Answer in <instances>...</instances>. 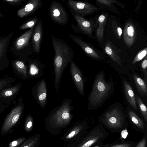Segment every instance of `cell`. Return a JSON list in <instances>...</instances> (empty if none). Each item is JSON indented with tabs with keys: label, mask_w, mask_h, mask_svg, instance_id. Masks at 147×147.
<instances>
[{
	"label": "cell",
	"mask_w": 147,
	"mask_h": 147,
	"mask_svg": "<svg viewBox=\"0 0 147 147\" xmlns=\"http://www.w3.org/2000/svg\"><path fill=\"white\" fill-rule=\"evenodd\" d=\"M52 41L55 53L53 59L54 87L57 92L63 71L73 61L74 53L69 45L62 40L52 35Z\"/></svg>",
	"instance_id": "6da1fadb"
},
{
	"label": "cell",
	"mask_w": 147,
	"mask_h": 147,
	"mask_svg": "<svg viewBox=\"0 0 147 147\" xmlns=\"http://www.w3.org/2000/svg\"><path fill=\"white\" fill-rule=\"evenodd\" d=\"M113 81H107L103 71L99 72L95 77L91 92L88 97V109L91 110L100 107L113 93Z\"/></svg>",
	"instance_id": "7a4b0ae2"
},
{
	"label": "cell",
	"mask_w": 147,
	"mask_h": 147,
	"mask_svg": "<svg viewBox=\"0 0 147 147\" xmlns=\"http://www.w3.org/2000/svg\"><path fill=\"white\" fill-rule=\"evenodd\" d=\"M100 122L111 131H120L127 127V117L122 105L116 102L105 111L100 116Z\"/></svg>",
	"instance_id": "3957f363"
},
{
	"label": "cell",
	"mask_w": 147,
	"mask_h": 147,
	"mask_svg": "<svg viewBox=\"0 0 147 147\" xmlns=\"http://www.w3.org/2000/svg\"><path fill=\"white\" fill-rule=\"evenodd\" d=\"M72 102L70 99L66 98L60 106L55 107L51 114L49 118L50 122L60 126L68 124L72 117L71 113L73 109Z\"/></svg>",
	"instance_id": "277c9868"
},
{
	"label": "cell",
	"mask_w": 147,
	"mask_h": 147,
	"mask_svg": "<svg viewBox=\"0 0 147 147\" xmlns=\"http://www.w3.org/2000/svg\"><path fill=\"white\" fill-rule=\"evenodd\" d=\"M34 30V28L30 29L13 41L10 48L13 55L21 58L24 56L25 50L29 45Z\"/></svg>",
	"instance_id": "5b68a950"
},
{
	"label": "cell",
	"mask_w": 147,
	"mask_h": 147,
	"mask_svg": "<svg viewBox=\"0 0 147 147\" xmlns=\"http://www.w3.org/2000/svg\"><path fill=\"white\" fill-rule=\"evenodd\" d=\"M49 14L51 19L56 23L61 25L68 23L67 13L61 4L57 1H53L51 3Z\"/></svg>",
	"instance_id": "8992f818"
},
{
	"label": "cell",
	"mask_w": 147,
	"mask_h": 147,
	"mask_svg": "<svg viewBox=\"0 0 147 147\" xmlns=\"http://www.w3.org/2000/svg\"><path fill=\"white\" fill-rule=\"evenodd\" d=\"M24 107V104L21 102L16 105L6 117L2 128L4 132L8 131L17 122L21 116Z\"/></svg>",
	"instance_id": "52a82bcc"
},
{
	"label": "cell",
	"mask_w": 147,
	"mask_h": 147,
	"mask_svg": "<svg viewBox=\"0 0 147 147\" xmlns=\"http://www.w3.org/2000/svg\"><path fill=\"white\" fill-rule=\"evenodd\" d=\"M14 33V32H13L6 36L2 35L0 37V71L9 66V61L7 57V51Z\"/></svg>",
	"instance_id": "ba28073f"
},
{
	"label": "cell",
	"mask_w": 147,
	"mask_h": 147,
	"mask_svg": "<svg viewBox=\"0 0 147 147\" xmlns=\"http://www.w3.org/2000/svg\"><path fill=\"white\" fill-rule=\"evenodd\" d=\"M68 3L72 9L79 15H87L99 9L97 7L86 2L69 0Z\"/></svg>",
	"instance_id": "9c48e42d"
},
{
	"label": "cell",
	"mask_w": 147,
	"mask_h": 147,
	"mask_svg": "<svg viewBox=\"0 0 147 147\" xmlns=\"http://www.w3.org/2000/svg\"><path fill=\"white\" fill-rule=\"evenodd\" d=\"M32 95L36 100L42 108L46 105L47 96V89L44 79H42L33 88Z\"/></svg>",
	"instance_id": "30bf717a"
},
{
	"label": "cell",
	"mask_w": 147,
	"mask_h": 147,
	"mask_svg": "<svg viewBox=\"0 0 147 147\" xmlns=\"http://www.w3.org/2000/svg\"><path fill=\"white\" fill-rule=\"evenodd\" d=\"M22 84V83H19L0 91V101L5 104L6 107L11 104L18 94Z\"/></svg>",
	"instance_id": "8fae6325"
},
{
	"label": "cell",
	"mask_w": 147,
	"mask_h": 147,
	"mask_svg": "<svg viewBox=\"0 0 147 147\" xmlns=\"http://www.w3.org/2000/svg\"><path fill=\"white\" fill-rule=\"evenodd\" d=\"M102 129L99 126L95 127L88 138L79 147H90L103 140L107 133Z\"/></svg>",
	"instance_id": "7c38bea8"
},
{
	"label": "cell",
	"mask_w": 147,
	"mask_h": 147,
	"mask_svg": "<svg viewBox=\"0 0 147 147\" xmlns=\"http://www.w3.org/2000/svg\"><path fill=\"white\" fill-rule=\"evenodd\" d=\"M70 71L72 79L78 91L81 96L84 94V83L80 70L75 63H70Z\"/></svg>",
	"instance_id": "4fadbf2b"
},
{
	"label": "cell",
	"mask_w": 147,
	"mask_h": 147,
	"mask_svg": "<svg viewBox=\"0 0 147 147\" xmlns=\"http://www.w3.org/2000/svg\"><path fill=\"white\" fill-rule=\"evenodd\" d=\"M11 66L16 75L24 80L29 78L26 65L23 61L19 59L13 60L11 61Z\"/></svg>",
	"instance_id": "5bb4252c"
},
{
	"label": "cell",
	"mask_w": 147,
	"mask_h": 147,
	"mask_svg": "<svg viewBox=\"0 0 147 147\" xmlns=\"http://www.w3.org/2000/svg\"><path fill=\"white\" fill-rule=\"evenodd\" d=\"M135 28L131 22L127 23L125 26L123 34L124 42L128 47H131L134 43L136 37Z\"/></svg>",
	"instance_id": "9a60e30c"
},
{
	"label": "cell",
	"mask_w": 147,
	"mask_h": 147,
	"mask_svg": "<svg viewBox=\"0 0 147 147\" xmlns=\"http://www.w3.org/2000/svg\"><path fill=\"white\" fill-rule=\"evenodd\" d=\"M41 3L40 0L29 1L24 6L18 11L17 16L23 18L28 15L37 9L40 6Z\"/></svg>",
	"instance_id": "2e32d148"
},
{
	"label": "cell",
	"mask_w": 147,
	"mask_h": 147,
	"mask_svg": "<svg viewBox=\"0 0 147 147\" xmlns=\"http://www.w3.org/2000/svg\"><path fill=\"white\" fill-rule=\"evenodd\" d=\"M69 36L70 38L78 45L88 55L96 59H100V57L98 53L88 44L83 41L80 37L73 34H69Z\"/></svg>",
	"instance_id": "e0dca14e"
},
{
	"label": "cell",
	"mask_w": 147,
	"mask_h": 147,
	"mask_svg": "<svg viewBox=\"0 0 147 147\" xmlns=\"http://www.w3.org/2000/svg\"><path fill=\"white\" fill-rule=\"evenodd\" d=\"M74 18L81 30L88 35L92 34L93 29L95 25L94 22L86 20L82 16L77 14L74 16Z\"/></svg>",
	"instance_id": "ac0fdd59"
},
{
	"label": "cell",
	"mask_w": 147,
	"mask_h": 147,
	"mask_svg": "<svg viewBox=\"0 0 147 147\" xmlns=\"http://www.w3.org/2000/svg\"><path fill=\"white\" fill-rule=\"evenodd\" d=\"M32 41L35 51L38 53L40 51V44L42 35L41 22H38L32 34Z\"/></svg>",
	"instance_id": "d6986e66"
},
{
	"label": "cell",
	"mask_w": 147,
	"mask_h": 147,
	"mask_svg": "<svg viewBox=\"0 0 147 147\" xmlns=\"http://www.w3.org/2000/svg\"><path fill=\"white\" fill-rule=\"evenodd\" d=\"M123 87L127 100L130 105L135 110H137L135 96L131 86L126 81L124 80Z\"/></svg>",
	"instance_id": "ffe728a7"
},
{
	"label": "cell",
	"mask_w": 147,
	"mask_h": 147,
	"mask_svg": "<svg viewBox=\"0 0 147 147\" xmlns=\"http://www.w3.org/2000/svg\"><path fill=\"white\" fill-rule=\"evenodd\" d=\"M105 51L113 60L119 65H121V60L117 49L109 41L105 43Z\"/></svg>",
	"instance_id": "44dd1931"
},
{
	"label": "cell",
	"mask_w": 147,
	"mask_h": 147,
	"mask_svg": "<svg viewBox=\"0 0 147 147\" xmlns=\"http://www.w3.org/2000/svg\"><path fill=\"white\" fill-rule=\"evenodd\" d=\"M133 78L138 91L143 96L147 95L146 84L136 73H134Z\"/></svg>",
	"instance_id": "7402d4cb"
},
{
	"label": "cell",
	"mask_w": 147,
	"mask_h": 147,
	"mask_svg": "<svg viewBox=\"0 0 147 147\" xmlns=\"http://www.w3.org/2000/svg\"><path fill=\"white\" fill-rule=\"evenodd\" d=\"M129 118L131 122L138 128L144 129L145 124L142 119L139 117L134 111L129 110L128 112Z\"/></svg>",
	"instance_id": "603a6c76"
},
{
	"label": "cell",
	"mask_w": 147,
	"mask_h": 147,
	"mask_svg": "<svg viewBox=\"0 0 147 147\" xmlns=\"http://www.w3.org/2000/svg\"><path fill=\"white\" fill-rule=\"evenodd\" d=\"M106 19L105 16L102 15L98 19V27L97 29L96 35L98 40L102 41L103 38L104 28L106 24Z\"/></svg>",
	"instance_id": "cb8c5ba5"
},
{
	"label": "cell",
	"mask_w": 147,
	"mask_h": 147,
	"mask_svg": "<svg viewBox=\"0 0 147 147\" xmlns=\"http://www.w3.org/2000/svg\"><path fill=\"white\" fill-rule=\"evenodd\" d=\"M16 78L7 76L0 79V91L1 90L11 87L12 83L16 82Z\"/></svg>",
	"instance_id": "d4e9b609"
},
{
	"label": "cell",
	"mask_w": 147,
	"mask_h": 147,
	"mask_svg": "<svg viewBox=\"0 0 147 147\" xmlns=\"http://www.w3.org/2000/svg\"><path fill=\"white\" fill-rule=\"evenodd\" d=\"M136 102L137 103L141 113L145 121L147 122V109L142 99L137 95H136Z\"/></svg>",
	"instance_id": "484cf974"
},
{
	"label": "cell",
	"mask_w": 147,
	"mask_h": 147,
	"mask_svg": "<svg viewBox=\"0 0 147 147\" xmlns=\"http://www.w3.org/2000/svg\"><path fill=\"white\" fill-rule=\"evenodd\" d=\"M40 72L39 69L35 64L32 62L30 63L29 72V77H38V74Z\"/></svg>",
	"instance_id": "4316f807"
},
{
	"label": "cell",
	"mask_w": 147,
	"mask_h": 147,
	"mask_svg": "<svg viewBox=\"0 0 147 147\" xmlns=\"http://www.w3.org/2000/svg\"><path fill=\"white\" fill-rule=\"evenodd\" d=\"M38 19L37 18H34L25 23L22 24L19 27V29L24 30L28 28H32L36 24Z\"/></svg>",
	"instance_id": "83f0119b"
},
{
	"label": "cell",
	"mask_w": 147,
	"mask_h": 147,
	"mask_svg": "<svg viewBox=\"0 0 147 147\" xmlns=\"http://www.w3.org/2000/svg\"><path fill=\"white\" fill-rule=\"evenodd\" d=\"M147 53V48L146 47L138 53L133 60L132 64H134L137 62L139 61L142 60L146 55Z\"/></svg>",
	"instance_id": "f1b7e54d"
},
{
	"label": "cell",
	"mask_w": 147,
	"mask_h": 147,
	"mask_svg": "<svg viewBox=\"0 0 147 147\" xmlns=\"http://www.w3.org/2000/svg\"><path fill=\"white\" fill-rule=\"evenodd\" d=\"M38 139L37 137L30 138L20 147H34L37 143Z\"/></svg>",
	"instance_id": "f546056e"
},
{
	"label": "cell",
	"mask_w": 147,
	"mask_h": 147,
	"mask_svg": "<svg viewBox=\"0 0 147 147\" xmlns=\"http://www.w3.org/2000/svg\"><path fill=\"white\" fill-rule=\"evenodd\" d=\"M33 120L32 116L28 115L27 117L25 128L27 131H29L31 130L33 126Z\"/></svg>",
	"instance_id": "4dcf8cb0"
},
{
	"label": "cell",
	"mask_w": 147,
	"mask_h": 147,
	"mask_svg": "<svg viewBox=\"0 0 147 147\" xmlns=\"http://www.w3.org/2000/svg\"><path fill=\"white\" fill-rule=\"evenodd\" d=\"M82 127V126L81 125H79L75 127L74 129L67 136L66 139H70L76 136L80 131Z\"/></svg>",
	"instance_id": "1f68e13d"
},
{
	"label": "cell",
	"mask_w": 147,
	"mask_h": 147,
	"mask_svg": "<svg viewBox=\"0 0 147 147\" xmlns=\"http://www.w3.org/2000/svg\"><path fill=\"white\" fill-rule=\"evenodd\" d=\"M142 69L144 75L145 82L147 84V57L146 55L145 57V59L143 61L141 65Z\"/></svg>",
	"instance_id": "d6a6232c"
},
{
	"label": "cell",
	"mask_w": 147,
	"mask_h": 147,
	"mask_svg": "<svg viewBox=\"0 0 147 147\" xmlns=\"http://www.w3.org/2000/svg\"><path fill=\"white\" fill-rule=\"evenodd\" d=\"M134 143L133 142H124L119 143L107 147H134Z\"/></svg>",
	"instance_id": "836d02e7"
},
{
	"label": "cell",
	"mask_w": 147,
	"mask_h": 147,
	"mask_svg": "<svg viewBox=\"0 0 147 147\" xmlns=\"http://www.w3.org/2000/svg\"><path fill=\"white\" fill-rule=\"evenodd\" d=\"M26 138H21L11 142L9 144V147H16L22 143L25 139Z\"/></svg>",
	"instance_id": "e575fe53"
},
{
	"label": "cell",
	"mask_w": 147,
	"mask_h": 147,
	"mask_svg": "<svg viewBox=\"0 0 147 147\" xmlns=\"http://www.w3.org/2000/svg\"><path fill=\"white\" fill-rule=\"evenodd\" d=\"M4 2L8 3L10 5L18 6L20 5L22 2L26 1L24 0H2Z\"/></svg>",
	"instance_id": "d590c367"
},
{
	"label": "cell",
	"mask_w": 147,
	"mask_h": 147,
	"mask_svg": "<svg viewBox=\"0 0 147 147\" xmlns=\"http://www.w3.org/2000/svg\"><path fill=\"white\" fill-rule=\"evenodd\" d=\"M97 1L108 6H110L113 3H115L118 5L119 4L117 1L114 0H98Z\"/></svg>",
	"instance_id": "8d00e7d4"
},
{
	"label": "cell",
	"mask_w": 147,
	"mask_h": 147,
	"mask_svg": "<svg viewBox=\"0 0 147 147\" xmlns=\"http://www.w3.org/2000/svg\"><path fill=\"white\" fill-rule=\"evenodd\" d=\"M146 138L144 136L138 144L136 147H146Z\"/></svg>",
	"instance_id": "74e56055"
},
{
	"label": "cell",
	"mask_w": 147,
	"mask_h": 147,
	"mask_svg": "<svg viewBox=\"0 0 147 147\" xmlns=\"http://www.w3.org/2000/svg\"><path fill=\"white\" fill-rule=\"evenodd\" d=\"M6 108V107L5 104L0 101V113L2 112Z\"/></svg>",
	"instance_id": "f35d334b"
},
{
	"label": "cell",
	"mask_w": 147,
	"mask_h": 147,
	"mask_svg": "<svg viewBox=\"0 0 147 147\" xmlns=\"http://www.w3.org/2000/svg\"><path fill=\"white\" fill-rule=\"evenodd\" d=\"M117 31L118 35L120 38L122 32V30L120 27H118L117 29Z\"/></svg>",
	"instance_id": "ab89813d"
},
{
	"label": "cell",
	"mask_w": 147,
	"mask_h": 147,
	"mask_svg": "<svg viewBox=\"0 0 147 147\" xmlns=\"http://www.w3.org/2000/svg\"><path fill=\"white\" fill-rule=\"evenodd\" d=\"M3 16L1 14V12L0 11V17H3Z\"/></svg>",
	"instance_id": "60d3db41"
}]
</instances>
